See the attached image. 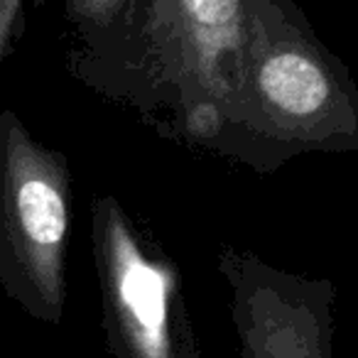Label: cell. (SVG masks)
<instances>
[{
    "label": "cell",
    "instance_id": "1",
    "mask_svg": "<svg viewBox=\"0 0 358 358\" xmlns=\"http://www.w3.org/2000/svg\"><path fill=\"white\" fill-rule=\"evenodd\" d=\"M66 231L62 162L6 113L0 118V285L37 322L59 324L64 317Z\"/></svg>",
    "mask_w": 358,
    "mask_h": 358
},
{
    "label": "cell",
    "instance_id": "2",
    "mask_svg": "<svg viewBox=\"0 0 358 358\" xmlns=\"http://www.w3.org/2000/svg\"><path fill=\"white\" fill-rule=\"evenodd\" d=\"M106 346L113 358H204L172 268L115 219L96 226Z\"/></svg>",
    "mask_w": 358,
    "mask_h": 358
},
{
    "label": "cell",
    "instance_id": "3",
    "mask_svg": "<svg viewBox=\"0 0 358 358\" xmlns=\"http://www.w3.org/2000/svg\"><path fill=\"white\" fill-rule=\"evenodd\" d=\"M229 280L241 358H334L329 285L260 265H234Z\"/></svg>",
    "mask_w": 358,
    "mask_h": 358
},
{
    "label": "cell",
    "instance_id": "4",
    "mask_svg": "<svg viewBox=\"0 0 358 358\" xmlns=\"http://www.w3.org/2000/svg\"><path fill=\"white\" fill-rule=\"evenodd\" d=\"M258 91L278 115L317 118L334 101V84L317 59L297 47H280L260 59Z\"/></svg>",
    "mask_w": 358,
    "mask_h": 358
},
{
    "label": "cell",
    "instance_id": "5",
    "mask_svg": "<svg viewBox=\"0 0 358 358\" xmlns=\"http://www.w3.org/2000/svg\"><path fill=\"white\" fill-rule=\"evenodd\" d=\"M243 0H182V13L199 57L214 59L238 35Z\"/></svg>",
    "mask_w": 358,
    "mask_h": 358
}]
</instances>
